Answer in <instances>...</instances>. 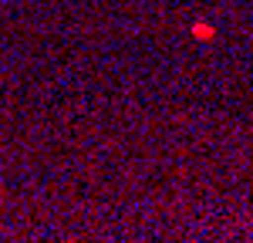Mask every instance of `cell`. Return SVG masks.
I'll return each mask as SVG.
<instances>
[{
  "label": "cell",
  "mask_w": 253,
  "mask_h": 243,
  "mask_svg": "<svg viewBox=\"0 0 253 243\" xmlns=\"http://www.w3.org/2000/svg\"><path fill=\"white\" fill-rule=\"evenodd\" d=\"M193 38H196V40H213V38H216V27H213V24L196 20V24H193Z\"/></svg>",
  "instance_id": "6da1fadb"
}]
</instances>
